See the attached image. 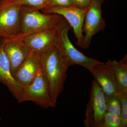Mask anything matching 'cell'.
<instances>
[{
	"label": "cell",
	"instance_id": "obj_9",
	"mask_svg": "<svg viewBox=\"0 0 127 127\" xmlns=\"http://www.w3.org/2000/svg\"><path fill=\"white\" fill-rule=\"evenodd\" d=\"M21 6L0 4V37L14 39L18 34Z\"/></svg>",
	"mask_w": 127,
	"mask_h": 127
},
{
	"label": "cell",
	"instance_id": "obj_18",
	"mask_svg": "<svg viewBox=\"0 0 127 127\" xmlns=\"http://www.w3.org/2000/svg\"><path fill=\"white\" fill-rule=\"evenodd\" d=\"M121 103L120 118L122 127H127V94L121 93L119 95Z\"/></svg>",
	"mask_w": 127,
	"mask_h": 127
},
{
	"label": "cell",
	"instance_id": "obj_1",
	"mask_svg": "<svg viewBox=\"0 0 127 127\" xmlns=\"http://www.w3.org/2000/svg\"><path fill=\"white\" fill-rule=\"evenodd\" d=\"M42 70L46 78L53 101L56 104L62 92L70 64L62 57L55 46L40 53Z\"/></svg>",
	"mask_w": 127,
	"mask_h": 127
},
{
	"label": "cell",
	"instance_id": "obj_3",
	"mask_svg": "<svg viewBox=\"0 0 127 127\" xmlns=\"http://www.w3.org/2000/svg\"><path fill=\"white\" fill-rule=\"evenodd\" d=\"M63 18L56 14H45L40 10L21 6L20 26L15 39H22L31 34L55 27Z\"/></svg>",
	"mask_w": 127,
	"mask_h": 127
},
{
	"label": "cell",
	"instance_id": "obj_21",
	"mask_svg": "<svg viewBox=\"0 0 127 127\" xmlns=\"http://www.w3.org/2000/svg\"><path fill=\"white\" fill-rule=\"evenodd\" d=\"M0 120H1V118H0Z\"/></svg>",
	"mask_w": 127,
	"mask_h": 127
},
{
	"label": "cell",
	"instance_id": "obj_4",
	"mask_svg": "<svg viewBox=\"0 0 127 127\" xmlns=\"http://www.w3.org/2000/svg\"><path fill=\"white\" fill-rule=\"evenodd\" d=\"M26 101L32 102L45 109L56 106L52 98L48 83L42 68L31 84L23 87L18 102Z\"/></svg>",
	"mask_w": 127,
	"mask_h": 127
},
{
	"label": "cell",
	"instance_id": "obj_12",
	"mask_svg": "<svg viewBox=\"0 0 127 127\" xmlns=\"http://www.w3.org/2000/svg\"><path fill=\"white\" fill-rule=\"evenodd\" d=\"M3 38L0 37V83L7 87L18 102L20 100L23 87L12 74L10 63L3 47Z\"/></svg>",
	"mask_w": 127,
	"mask_h": 127
},
{
	"label": "cell",
	"instance_id": "obj_5",
	"mask_svg": "<svg viewBox=\"0 0 127 127\" xmlns=\"http://www.w3.org/2000/svg\"><path fill=\"white\" fill-rule=\"evenodd\" d=\"M107 112L106 96L94 80L92 83L90 98L85 112L84 126L101 127Z\"/></svg>",
	"mask_w": 127,
	"mask_h": 127
},
{
	"label": "cell",
	"instance_id": "obj_16",
	"mask_svg": "<svg viewBox=\"0 0 127 127\" xmlns=\"http://www.w3.org/2000/svg\"><path fill=\"white\" fill-rule=\"evenodd\" d=\"M107 112L115 114L120 117L121 103L119 95L106 96Z\"/></svg>",
	"mask_w": 127,
	"mask_h": 127
},
{
	"label": "cell",
	"instance_id": "obj_17",
	"mask_svg": "<svg viewBox=\"0 0 127 127\" xmlns=\"http://www.w3.org/2000/svg\"><path fill=\"white\" fill-rule=\"evenodd\" d=\"M101 127H122L120 117L115 114L107 112Z\"/></svg>",
	"mask_w": 127,
	"mask_h": 127
},
{
	"label": "cell",
	"instance_id": "obj_2",
	"mask_svg": "<svg viewBox=\"0 0 127 127\" xmlns=\"http://www.w3.org/2000/svg\"><path fill=\"white\" fill-rule=\"evenodd\" d=\"M71 27L63 17L56 26L54 46L59 54L70 66L81 65L89 70L99 61L90 58L76 48L68 37Z\"/></svg>",
	"mask_w": 127,
	"mask_h": 127
},
{
	"label": "cell",
	"instance_id": "obj_10",
	"mask_svg": "<svg viewBox=\"0 0 127 127\" xmlns=\"http://www.w3.org/2000/svg\"><path fill=\"white\" fill-rule=\"evenodd\" d=\"M3 47L14 77L16 72L27 59L32 50L22 39L15 38H3Z\"/></svg>",
	"mask_w": 127,
	"mask_h": 127
},
{
	"label": "cell",
	"instance_id": "obj_20",
	"mask_svg": "<svg viewBox=\"0 0 127 127\" xmlns=\"http://www.w3.org/2000/svg\"><path fill=\"white\" fill-rule=\"evenodd\" d=\"M72 5L80 9H88L92 0H71Z\"/></svg>",
	"mask_w": 127,
	"mask_h": 127
},
{
	"label": "cell",
	"instance_id": "obj_7",
	"mask_svg": "<svg viewBox=\"0 0 127 127\" xmlns=\"http://www.w3.org/2000/svg\"><path fill=\"white\" fill-rule=\"evenodd\" d=\"M88 9H80L71 5L46 7L42 9L41 11L44 14H57L64 18L71 28H72L77 39V44L81 48L83 40V27Z\"/></svg>",
	"mask_w": 127,
	"mask_h": 127
},
{
	"label": "cell",
	"instance_id": "obj_13",
	"mask_svg": "<svg viewBox=\"0 0 127 127\" xmlns=\"http://www.w3.org/2000/svg\"><path fill=\"white\" fill-rule=\"evenodd\" d=\"M56 27L36 32L22 39L32 50L42 53L54 46Z\"/></svg>",
	"mask_w": 127,
	"mask_h": 127
},
{
	"label": "cell",
	"instance_id": "obj_14",
	"mask_svg": "<svg viewBox=\"0 0 127 127\" xmlns=\"http://www.w3.org/2000/svg\"><path fill=\"white\" fill-rule=\"evenodd\" d=\"M113 70L121 93L127 94V55L120 61L108 60Z\"/></svg>",
	"mask_w": 127,
	"mask_h": 127
},
{
	"label": "cell",
	"instance_id": "obj_11",
	"mask_svg": "<svg viewBox=\"0 0 127 127\" xmlns=\"http://www.w3.org/2000/svg\"><path fill=\"white\" fill-rule=\"evenodd\" d=\"M41 68L40 53L32 50L27 59L16 72L14 78L22 86H26L34 81Z\"/></svg>",
	"mask_w": 127,
	"mask_h": 127
},
{
	"label": "cell",
	"instance_id": "obj_19",
	"mask_svg": "<svg viewBox=\"0 0 127 127\" xmlns=\"http://www.w3.org/2000/svg\"><path fill=\"white\" fill-rule=\"evenodd\" d=\"M71 5H72L71 0H48L45 7L67 6Z\"/></svg>",
	"mask_w": 127,
	"mask_h": 127
},
{
	"label": "cell",
	"instance_id": "obj_8",
	"mask_svg": "<svg viewBox=\"0 0 127 127\" xmlns=\"http://www.w3.org/2000/svg\"><path fill=\"white\" fill-rule=\"evenodd\" d=\"M89 71L106 96L119 95L121 94L113 70L108 61L102 62L99 61Z\"/></svg>",
	"mask_w": 127,
	"mask_h": 127
},
{
	"label": "cell",
	"instance_id": "obj_15",
	"mask_svg": "<svg viewBox=\"0 0 127 127\" xmlns=\"http://www.w3.org/2000/svg\"><path fill=\"white\" fill-rule=\"evenodd\" d=\"M48 0H0V4L26 6L41 10L45 7Z\"/></svg>",
	"mask_w": 127,
	"mask_h": 127
},
{
	"label": "cell",
	"instance_id": "obj_6",
	"mask_svg": "<svg viewBox=\"0 0 127 127\" xmlns=\"http://www.w3.org/2000/svg\"><path fill=\"white\" fill-rule=\"evenodd\" d=\"M104 0H92L84 18L83 27V40L81 48L86 49L91 44L93 37L106 26L103 18L102 5Z\"/></svg>",
	"mask_w": 127,
	"mask_h": 127
}]
</instances>
